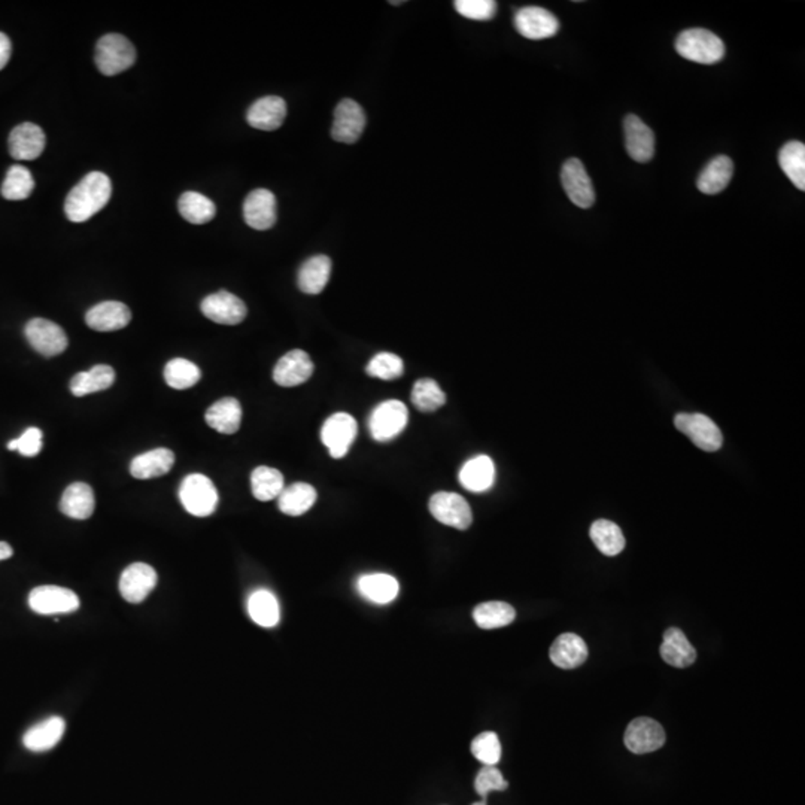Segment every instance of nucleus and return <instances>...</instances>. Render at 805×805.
Instances as JSON below:
<instances>
[{"instance_id":"obj_8","label":"nucleus","mask_w":805,"mask_h":805,"mask_svg":"<svg viewBox=\"0 0 805 805\" xmlns=\"http://www.w3.org/2000/svg\"><path fill=\"white\" fill-rule=\"evenodd\" d=\"M29 606L39 615H63L80 608V599L74 591L62 586H38L29 595Z\"/></svg>"},{"instance_id":"obj_27","label":"nucleus","mask_w":805,"mask_h":805,"mask_svg":"<svg viewBox=\"0 0 805 805\" xmlns=\"http://www.w3.org/2000/svg\"><path fill=\"white\" fill-rule=\"evenodd\" d=\"M65 731H66V723L62 717H48L27 731L22 737V744L31 752H47L54 746H57Z\"/></svg>"},{"instance_id":"obj_30","label":"nucleus","mask_w":805,"mask_h":805,"mask_svg":"<svg viewBox=\"0 0 805 805\" xmlns=\"http://www.w3.org/2000/svg\"><path fill=\"white\" fill-rule=\"evenodd\" d=\"M330 275V258L327 256H313L300 267L297 284L304 294H319L328 284Z\"/></svg>"},{"instance_id":"obj_38","label":"nucleus","mask_w":805,"mask_h":805,"mask_svg":"<svg viewBox=\"0 0 805 805\" xmlns=\"http://www.w3.org/2000/svg\"><path fill=\"white\" fill-rule=\"evenodd\" d=\"M780 168L798 189H805V145L802 142H788L780 150Z\"/></svg>"},{"instance_id":"obj_39","label":"nucleus","mask_w":805,"mask_h":805,"mask_svg":"<svg viewBox=\"0 0 805 805\" xmlns=\"http://www.w3.org/2000/svg\"><path fill=\"white\" fill-rule=\"evenodd\" d=\"M473 617L482 629H497L511 626L515 621V608L503 601L482 603L473 610Z\"/></svg>"},{"instance_id":"obj_33","label":"nucleus","mask_w":805,"mask_h":805,"mask_svg":"<svg viewBox=\"0 0 805 805\" xmlns=\"http://www.w3.org/2000/svg\"><path fill=\"white\" fill-rule=\"evenodd\" d=\"M115 382V372L110 365H94L89 372L75 374L71 381V391L75 397H84L92 392L105 391Z\"/></svg>"},{"instance_id":"obj_47","label":"nucleus","mask_w":805,"mask_h":805,"mask_svg":"<svg viewBox=\"0 0 805 805\" xmlns=\"http://www.w3.org/2000/svg\"><path fill=\"white\" fill-rule=\"evenodd\" d=\"M507 786H509V783L504 780L502 771L498 770L497 766H485L476 775V792L479 793L484 800L491 792L506 791Z\"/></svg>"},{"instance_id":"obj_51","label":"nucleus","mask_w":805,"mask_h":805,"mask_svg":"<svg viewBox=\"0 0 805 805\" xmlns=\"http://www.w3.org/2000/svg\"><path fill=\"white\" fill-rule=\"evenodd\" d=\"M473 805H486V800H482V801L475 802Z\"/></svg>"},{"instance_id":"obj_44","label":"nucleus","mask_w":805,"mask_h":805,"mask_svg":"<svg viewBox=\"0 0 805 805\" xmlns=\"http://www.w3.org/2000/svg\"><path fill=\"white\" fill-rule=\"evenodd\" d=\"M365 372L372 378L394 381L405 373V364L396 354L381 353L370 360L369 364L365 367Z\"/></svg>"},{"instance_id":"obj_12","label":"nucleus","mask_w":805,"mask_h":805,"mask_svg":"<svg viewBox=\"0 0 805 805\" xmlns=\"http://www.w3.org/2000/svg\"><path fill=\"white\" fill-rule=\"evenodd\" d=\"M513 22L518 33L531 40L547 39L559 31L558 18L540 6L521 8Z\"/></svg>"},{"instance_id":"obj_19","label":"nucleus","mask_w":805,"mask_h":805,"mask_svg":"<svg viewBox=\"0 0 805 805\" xmlns=\"http://www.w3.org/2000/svg\"><path fill=\"white\" fill-rule=\"evenodd\" d=\"M313 373V363L302 349H294L277 361L273 379L284 388L297 387L309 381Z\"/></svg>"},{"instance_id":"obj_41","label":"nucleus","mask_w":805,"mask_h":805,"mask_svg":"<svg viewBox=\"0 0 805 805\" xmlns=\"http://www.w3.org/2000/svg\"><path fill=\"white\" fill-rule=\"evenodd\" d=\"M35 189V179L29 169L22 164H13L8 169L4 184H2V196L6 200H24L31 197Z\"/></svg>"},{"instance_id":"obj_15","label":"nucleus","mask_w":805,"mask_h":805,"mask_svg":"<svg viewBox=\"0 0 805 805\" xmlns=\"http://www.w3.org/2000/svg\"><path fill=\"white\" fill-rule=\"evenodd\" d=\"M365 128L364 109L357 101L344 99L336 106L331 136L342 144H355Z\"/></svg>"},{"instance_id":"obj_35","label":"nucleus","mask_w":805,"mask_h":805,"mask_svg":"<svg viewBox=\"0 0 805 805\" xmlns=\"http://www.w3.org/2000/svg\"><path fill=\"white\" fill-rule=\"evenodd\" d=\"M248 613L257 626L263 628H273L277 626L281 610L276 597L270 591L258 590L252 592L248 599Z\"/></svg>"},{"instance_id":"obj_24","label":"nucleus","mask_w":805,"mask_h":805,"mask_svg":"<svg viewBox=\"0 0 805 805\" xmlns=\"http://www.w3.org/2000/svg\"><path fill=\"white\" fill-rule=\"evenodd\" d=\"M175 464V453L171 449L157 448L137 455L130 464V473L136 479H154L168 475Z\"/></svg>"},{"instance_id":"obj_23","label":"nucleus","mask_w":805,"mask_h":805,"mask_svg":"<svg viewBox=\"0 0 805 805\" xmlns=\"http://www.w3.org/2000/svg\"><path fill=\"white\" fill-rule=\"evenodd\" d=\"M549 655L559 669H577L588 660V646L577 634H561L550 647Z\"/></svg>"},{"instance_id":"obj_10","label":"nucleus","mask_w":805,"mask_h":805,"mask_svg":"<svg viewBox=\"0 0 805 805\" xmlns=\"http://www.w3.org/2000/svg\"><path fill=\"white\" fill-rule=\"evenodd\" d=\"M200 309L207 319L223 326L241 324L248 313L247 304L229 291H218L215 294L207 295L203 299Z\"/></svg>"},{"instance_id":"obj_43","label":"nucleus","mask_w":805,"mask_h":805,"mask_svg":"<svg viewBox=\"0 0 805 805\" xmlns=\"http://www.w3.org/2000/svg\"><path fill=\"white\" fill-rule=\"evenodd\" d=\"M412 403L424 414H432L445 405V392L442 391L436 381L428 378L419 379L412 389Z\"/></svg>"},{"instance_id":"obj_18","label":"nucleus","mask_w":805,"mask_h":805,"mask_svg":"<svg viewBox=\"0 0 805 805\" xmlns=\"http://www.w3.org/2000/svg\"><path fill=\"white\" fill-rule=\"evenodd\" d=\"M45 133L39 126L33 123H22L13 128L9 135V154L20 162H31L44 153Z\"/></svg>"},{"instance_id":"obj_49","label":"nucleus","mask_w":805,"mask_h":805,"mask_svg":"<svg viewBox=\"0 0 805 805\" xmlns=\"http://www.w3.org/2000/svg\"><path fill=\"white\" fill-rule=\"evenodd\" d=\"M11 54H13V44H11V39H9L8 36L0 31V71L8 65Z\"/></svg>"},{"instance_id":"obj_28","label":"nucleus","mask_w":805,"mask_h":805,"mask_svg":"<svg viewBox=\"0 0 805 805\" xmlns=\"http://www.w3.org/2000/svg\"><path fill=\"white\" fill-rule=\"evenodd\" d=\"M207 425L221 434L238 433L242 423V407L236 398H223L207 409L205 415Z\"/></svg>"},{"instance_id":"obj_20","label":"nucleus","mask_w":805,"mask_h":805,"mask_svg":"<svg viewBox=\"0 0 805 805\" xmlns=\"http://www.w3.org/2000/svg\"><path fill=\"white\" fill-rule=\"evenodd\" d=\"M626 151L637 163H647L655 155V135L637 115H628L624 121Z\"/></svg>"},{"instance_id":"obj_14","label":"nucleus","mask_w":805,"mask_h":805,"mask_svg":"<svg viewBox=\"0 0 805 805\" xmlns=\"http://www.w3.org/2000/svg\"><path fill=\"white\" fill-rule=\"evenodd\" d=\"M626 746L635 755L652 753L665 744V731L651 717H637L626 731Z\"/></svg>"},{"instance_id":"obj_3","label":"nucleus","mask_w":805,"mask_h":805,"mask_svg":"<svg viewBox=\"0 0 805 805\" xmlns=\"http://www.w3.org/2000/svg\"><path fill=\"white\" fill-rule=\"evenodd\" d=\"M96 66L106 76L118 75L136 62V49L126 36L109 33L96 45Z\"/></svg>"},{"instance_id":"obj_40","label":"nucleus","mask_w":805,"mask_h":805,"mask_svg":"<svg viewBox=\"0 0 805 805\" xmlns=\"http://www.w3.org/2000/svg\"><path fill=\"white\" fill-rule=\"evenodd\" d=\"M252 494L260 502H270L284 491V476L272 467H257L251 475Z\"/></svg>"},{"instance_id":"obj_9","label":"nucleus","mask_w":805,"mask_h":805,"mask_svg":"<svg viewBox=\"0 0 805 805\" xmlns=\"http://www.w3.org/2000/svg\"><path fill=\"white\" fill-rule=\"evenodd\" d=\"M357 421L349 414L331 415L321 428V441L328 449L331 457L336 459L344 458L348 453L357 437Z\"/></svg>"},{"instance_id":"obj_21","label":"nucleus","mask_w":805,"mask_h":805,"mask_svg":"<svg viewBox=\"0 0 805 805\" xmlns=\"http://www.w3.org/2000/svg\"><path fill=\"white\" fill-rule=\"evenodd\" d=\"M286 117V103L277 96L261 97L248 109L247 121L251 127L273 132L281 127Z\"/></svg>"},{"instance_id":"obj_37","label":"nucleus","mask_w":805,"mask_h":805,"mask_svg":"<svg viewBox=\"0 0 805 805\" xmlns=\"http://www.w3.org/2000/svg\"><path fill=\"white\" fill-rule=\"evenodd\" d=\"M590 534L599 552L608 556H617L626 547V537L622 534V529L612 521H595L594 524L591 525Z\"/></svg>"},{"instance_id":"obj_46","label":"nucleus","mask_w":805,"mask_h":805,"mask_svg":"<svg viewBox=\"0 0 805 805\" xmlns=\"http://www.w3.org/2000/svg\"><path fill=\"white\" fill-rule=\"evenodd\" d=\"M453 4L458 13L468 20L488 22L497 13V4L494 0H457Z\"/></svg>"},{"instance_id":"obj_7","label":"nucleus","mask_w":805,"mask_h":805,"mask_svg":"<svg viewBox=\"0 0 805 805\" xmlns=\"http://www.w3.org/2000/svg\"><path fill=\"white\" fill-rule=\"evenodd\" d=\"M678 432L689 437V441L705 452H716L722 448L723 436L716 424L701 414H678L674 418Z\"/></svg>"},{"instance_id":"obj_25","label":"nucleus","mask_w":805,"mask_h":805,"mask_svg":"<svg viewBox=\"0 0 805 805\" xmlns=\"http://www.w3.org/2000/svg\"><path fill=\"white\" fill-rule=\"evenodd\" d=\"M661 656L667 664L676 669H687L696 660V651L687 640V635L678 628L665 631L664 642L661 644Z\"/></svg>"},{"instance_id":"obj_6","label":"nucleus","mask_w":805,"mask_h":805,"mask_svg":"<svg viewBox=\"0 0 805 805\" xmlns=\"http://www.w3.org/2000/svg\"><path fill=\"white\" fill-rule=\"evenodd\" d=\"M24 335L31 348L47 358L65 353L69 345L62 327L45 318H33L27 322Z\"/></svg>"},{"instance_id":"obj_29","label":"nucleus","mask_w":805,"mask_h":805,"mask_svg":"<svg viewBox=\"0 0 805 805\" xmlns=\"http://www.w3.org/2000/svg\"><path fill=\"white\" fill-rule=\"evenodd\" d=\"M94 506L96 500L92 486L83 482L69 485L60 502L63 515L78 521L89 520L94 512Z\"/></svg>"},{"instance_id":"obj_5","label":"nucleus","mask_w":805,"mask_h":805,"mask_svg":"<svg viewBox=\"0 0 805 805\" xmlns=\"http://www.w3.org/2000/svg\"><path fill=\"white\" fill-rule=\"evenodd\" d=\"M409 419V412L405 403L387 400L374 407L369 418L370 434L376 442H389L396 439Z\"/></svg>"},{"instance_id":"obj_26","label":"nucleus","mask_w":805,"mask_h":805,"mask_svg":"<svg viewBox=\"0 0 805 805\" xmlns=\"http://www.w3.org/2000/svg\"><path fill=\"white\" fill-rule=\"evenodd\" d=\"M494 480H495V466L493 459L486 455L471 458L459 471V482L471 493L488 491L493 486Z\"/></svg>"},{"instance_id":"obj_34","label":"nucleus","mask_w":805,"mask_h":805,"mask_svg":"<svg viewBox=\"0 0 805 805\" xmlns=\"http://www.w3.org/2000/svg\"><path fill=\"white\" fill-rule=\"evenodd\" d=\"M317 491L312 485L299 484L290 485L288 488H284L281 495L277 497L279 509L282 513L288 516H300L311 511V507L317 502Z\"/></svg>"},{"instance_id":"obj_45","label":"nucleus","mask_w":805,"mask_h":805,"mask_svg":"<svg viewBox=\"0 0 805 805\" xmlns=\"http://www.w3.org/2000/svg\"><path fill=\"white\" fill-rule=\"evenodd\" d=\"M471 753L484 766H497L502 759V743L498 735L491 731L477 735L471 743Z\"/></svg>"},{"instance_id":"obj_22","label":"nucleus","mask_w":805,"mask_h":805,"mask_svg":"<svg viewBox=\"0 0 805 805\" xmlns=\"http://www.w3.org/2000/svg\"><path fill=\"white\" fill-rule=\"evenodd\" d=\"M132 321V312L121 302H103L90 309L85 322L92 330L117 331Z\"/></svg>"},{"instance_id":"obj_36","label":"nucleus","mask_w":805,"mask_h":805,"mask_svg":"<svg viewBox=\"0 0 805 805\" xmlns=\"http://www.w3.org/2000/svg\"><path fill=\"white\" fill-rule=\"evenodd\" d=\"M179 214L185 221L191 224H206L214 220L216 214L215 203L203 194L196 191H187L182 194L178 202Z\"/></svg>"},{"instance_id":"obj_31","label":"nucleus","mask_w":805,"mask_h":805,"mask_svg":"<svg viewBox=\"0 0 805 805\" xmlns=\"http://www.w3.org/2000/svg\"><path fill=\"white\" fill-rule=\"evenodd\" d=\"M357 588L364 599L374 604H388L394 601L398 595V582L396 577L385 573L364 574L357 582Z\"/></svg>"},{"instance_id":"obj_32","label":"nucleus","mask_w":805,"mask_h":805,"mask_svg":"<svg viewBox=\"0 0 805 805\" xmlns=\"http://www.w3.org/2000/svg\"><path fill=\"white\" fill-rule=\"evenodd\" d=\"M732 173H734L732 160L726 155H719L705 166L704 171L701 172L700 178L696 180V187L701 193L713 196L728 187Z\"/></svg>"},{"instance_id":"obj_17","label":"nucleus","mask_w":805,"mask_h":805,"mask_svg":"<svg viewBox=\"0 0 805 805\" xmlns=\"http://www.w3.org/2000/svg\"><path fill=\"white\" fill-rule=\"evenodd\" d=\"M243 218L251 229H272L277 218L276 197L266 188L254 189L243 202Z\"/></svg>"},{"instance_id":"obj_50","label":"nucleus","mask_w":805,"mask_h":805,"mask_svg":"<svg viewBox=\"0 0 805 805\" xmlns=\"http://www.w3.org/2000/svg\"><path fill=\"white\" fill-rule=\"evenodd\" d=\"M13 554V547H11L6 541H0V561L11 558Z\"/></svg>"},{"instance_id":"obj_1","label":"nucleus","mask_w":805,"mask_h":805,"mask_svg":"<svg viewBox=\"0 0 805 805\" xmlns=\"http://www.w3.org/2000/svg\"><path fill=\"white\" fill-rule=\"evenodd\" d=\"M112 182L105 173L85 175L67 194L65 214L72 223H85L109 202Z\"/></svg>"},{"instance_id":"obj_4","label":"nucleus","mask_w":805,"mask_h":805,"mask_svg":"<svg viewBox=\"0 0 805 805\" xmlns=\"http://www.w3.org/2000/svg\"><path fill=\"white\" fill-rule=\"evenodd\" d=\"M179 498L185 511L197 518H206L215 512L218 493L215 485L206 476L193 473L187 476L179 488Z\"/></svg>"},{"instance_id":"obj_2","label":"nucleus","mask_w":805,"mask_h":805,"mask_svg":"<svg viewBox=\"0 0 805 805\" xmlns=\"http://www.w3.org/2000/svg\"><path fill=\"white\" fill-rule=\"evenodd\" d=\"M676 51L691 62L714 65L725 56V45L707 29H687L678 36Z\"/></svg>"},{"instance_id":"obj_48","label":"nucleus","mask_w":805,"mask_h":805,"mask_svg":"<svg viewBox=\"0 0 805 805\" xmlns=\"http://www.w3.org/2000/svg\"><path fill=\"white\" fill-rule=\"evenodd\" d=\"M9 451H18L24 457H36L42 449V432L39 428H27L22 437L8 443Z\"/></svg>"},{"instance_id":"obj_42","label":"nucleus","mask_w":805,"mask_h":805,"mask_svg":"<svg viewBox=\"0 0 805 805\" xmlns=\"http://www.w3.org/2000/svg\"><path fill=\"white\" fill-rule=\"evenodd\" d=\"M202 378L197 365L185 358H173L164 367V379L173 389H188Z\"/></svg>"},{"instance_id":"obj_16","label":"nucleus","mask_w":805,"mask_h":805,"mask_svg":"<svg viewBox=\"0 0 805 805\" xmlns=\"http://www.w3.org/2000/svg\"><path fill=\"white\" fill-rule=\"evenodd\" d=\"M157 585L154 568L144 563L128 565L119 577V592L128 603L139 604L151 594Z\"/></svg>"},{"instance_id":"obj_11","label":"nucleus","mask_w":805,"mask_h":805,"mask_svg":"<svg viewBox=\"0 0 805 805\" xmlns=\"http://www.w3.org/2000/svg\"><path fill=\"white\" fill-rule=\"evenodd\" d=\"M430 512L441 524L452 529H467L473 522L468 503L455 493H437L430 500Z\"/></svg>"},{"instance_id":"obj_13","label":"nucleus","mask_w":805,"mask_h":805,"mask_svg":"<svg viewBox=\"0 0 805 805\" xmlns=\"http://www.w3.org/2000/svg\"><path fill=\"white\" fill-rule=\"evenodd\" d=\"M561 182L570 202L582 209H588L595 203V191L590 175L579 159H570L564 163Z\"/></svg>"}]
</instances>
